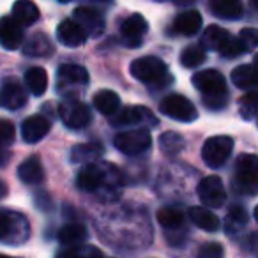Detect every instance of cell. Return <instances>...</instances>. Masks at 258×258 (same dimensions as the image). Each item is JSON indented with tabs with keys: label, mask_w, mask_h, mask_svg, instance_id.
<instances>
[{
	"label": "cell",
	"mask_w": 258,
	"mask_h": 258,
	"mask_svg": "<svg viewBox=\"0 0 258 258\" xmlns=\"http://www.w3.org/2000/svg\"><path fill=\"white\" fill-rule=\"evenodd\" d=\"M193 85L204 94V101L209 108L218 110L226 104V96H228V89H226L225 76L216 69H204L198 71L193 76Z\"/></svg>",
	"instance_id": "6da1fadb"
},
{
	"label": "cell",
	"mask_w": 258,
	"mask_h": 258,
	"mask_svg": "<svg viewBox=\"0 0 258 258\" xmlns=\"http://www.w3.org/2000/svg\"><path fill=\"white\" fill-rule=\"evenodd\" d=\"M30 226L23 214L8 209H0V242L22 244L29 239Z\"/></svg>",
	"instance_id": "7a4b0ae2"
},
{
	"label": "cell",
	"mask_w": 258,
	"mask_h": 258,
	"mask_svg": "<svg viewBox=\"0 0 258 258\" xmlns=\"http://www.w3.org/2000/svg\"><path fill=\"white\" fill-rule=\"evenodd\" d=\"M131 76L137 78L142 83H161L166 85L165 82H168V68L166 64L158 57H140L137 60H133L131 68Z\"/></svg>",
	"instance_id": "3957f363"
},
{
	"label": "cell",
	"mask_w": 258,
	"mask_h": 258,
	"mask_svg": "<svg viewBox=\"0 0 258 258\" xmlns=\"http://www.w3.org/2000/svg\"><path fill=\"white\" fill-rule=\"evenodd\" d=\"M235 186L240 193H258V156H239V159L235 163Z\"/></svg>",
	"instance_id": "277c9868"
},
{
	"label": "cell",
	"mask_w": 258,
	"mask_h": 258,
	"mask_svg": "<svg viewBox=\"0 0 258 258\" xmlns=\"http://www.w3.org/2000/svg\"><path fill=\"white\" fill-rule=\"evenodd\" d=\"M159 110H161L163 115L179 122H193L198 118V111L195 108V104L187 97L180 96V94L166 96L159 104Z\"/></svg>",
	"instance_id": "5b68a950"
},
{
	"label": "cell",
	"mask_w": 258,
	"mask_h": 258,
	"mask_svg": "<svg viewBox=\"0 0 258 258\" xmlns=\"http://www.w3.org/2000/svg\"><path fill=\"white\" fill-rule=\"evenodd\" d=\"M233 151V140L230 137H212L202 147V158H204L205 165L211 168H219L226 163Z\"/></svg>",
	"instance_id": "8992f818"
},
{
	"label": "cell",
	"mask_w": 258,
	"mask_h": 258,
	"mask_svg": "<svg viewBox=\"0 0 258 258\" xmlns=\"http://www.w3.org/2000/svg\"><path fill=\"white\" fill-rule=\"evenodd\" d=\"M184 214L182 211L175 207H163L158 212V221L159 225L165 228L166 239L170 240V244H180L186 240V228H184Z\"/></svg>",
	"instance_id": "52a82bcc"
},
{
	"label": "cell",
	"mask_w": 258,
	"mask_h": 258,
	"mask_svg": "<svg viewBox=\"0 0 258 258\" xmlns=\"http://www.w3.org/2000/svg\"><path fill=\"white\" fill-rule=\"evenodd\" d=\"M151 133L147 129H129L124 133H118L113 144L122 154L137 156L147 151L151 147Z\"/></svg>",
	"instance_id": "ba28073f"
},
{
	"label": "cell",
	"mask_w": 258,
	"mask_h": 258,
	"mask_svg": "<svg viewBox=\"0 0 258 258\" xmlns=\"http://www.w3.org/2000/svg\"><path fill=\"white\" fill-rule=\"evenodd\" d=\"M197 193H198L200 202L204 204V207H207V209H218L226 202L225 186H223L221 179L216 175L204 177V179L200 180V184H198Z\"/></svg>",
	"instance_id": "9c48e42d"
},
{
	"label": "cell",
	"mask_w": 258,
	"mask_h": 258,
	"mask_svg": "<svg viewBox=\"0 0 258 258\" xmlns=\"http://www.w3.org/2000/svg\"><path fill=\"white\" fill-rule=\"evenodd\" d=\"M108 182H110L108 170L101 165H94V163L83 166L78 173V179H76L78 187L85 193H97L103 187H106Z\"/></svg>",
	"instance_id": "30bf717a"
},
{
	"label": "cell",
	"mask_w": 258,
	"mask_h": 258,
	"mask_svg": "<svg viewBox=\"0 0 258 258\" xmlns=\"http://www.w3.org/2000/svg\"><path fill=\"white\" fill-rule=\"evenodd\" d=\"M60 118L69 129H83L92 120L90 110L85 103L76 99H68L60 104Z\"/></svg>",
	"instance_id": "8fae6325"
},
{
	"label": "cell",
	"mask_w": 258,
	"mask_h": 258,
	"mask_svg": "<svg viewBox=\"0 0 258 258\" xmlns=\"http://www.w3.org/2000/svg\"><path fill=\"white\" fill-rule=\"evenodd\" d=\"M27 94L22 83L15 78H6L0 85V106L8 108V110H18L25 106Z\"/></svg>",
	"instance_id": "7c38bea8"
},
{
	"label": "cell",
	"mask_w": 258,
	"mask_h": 258,
	"mask_svg": "<svg viewBox=\"0 0 258 258\" xmlns=\"http://www.w3.org/2000/svg\"><path fill=\"white\" fill-rule=\"evenodd\" d=\"M73 20L85 30L87 36L97 37L104 32V18L101 16V13H97L92 8H76L73 13Z\"/></svg>",
	"instance_id": "4fadbf2b"
},
{
	"label": "cell",
	"mask_w": 258,
	"mask_h": 258,
	"mask_svg": "<svg viewBox=\"0 0 258 258\" xmlns=\"http://www.w3.org/2000/svg\"><path fill=\"white\" fill-rule=\"evenodd\" d=\"M147 29H149L147 20L142 15H138V13H135V15L127 16V18L122 22L120 36L127 46H140Z\"/></svg>",
	"instance_id": "5bb4252c"
},
{
	"label": "cell",
	"mask_w": 258,
	"mask_h": 258,
	"mask_svg": "<svg viewBox=\"0 0 258 258\" xmlns=\"http://www.w3.org/2000/svg\"><path fill=\"white\" fill-rule=\"evenodd\" d=\"M23 27L13 20V16L0 18V46L4 50H18L23 44Z\"/></svg>",
	"instance_id": "9a60e30c"
},
{
	"label": "cell",
	"mask_w": 258,
	"mask_h": 258,
	"mask_svg": "<svg viewBox=\"0 0 258 258\" xmlns=\"http://www.w3.org/2000/svg\"><path fill=\"white\" fill-rule=\"evenodd\" d=\"M50 120L44 115H32L25 118L22 124V137L27 144H37L50 133Z\"/></svg>",
	"instance_id": "2e32d148"
},
{
	"label": "cell",
	"mask_w": 258,
	"mask_h": 258,
	"mask_svg": "<svg viewBox=\"0 0 258 258\" xmlns=\"http://www.w3.org/2000/svg\"><path fill=\"white\" fill-rule=\"evenodd\" d=\"M57 39L60 41L64 46L76 48L85 43L87 34L75 20H64V22L57 27Z\"/></svg>",
	"instance_id": "e0dca14e"
},
{
	"label": "cell",
	"mask_w": 258,
	"mask_h": 258,
	"mask_svg": "<svg viewBox=\"0 0 258 258\" xmlns=\"http://www.w3.org/2000/svg\"><path fill=\"white\" fill-rule=\"evenodd\" d=\"M57 78L60 87H83L89 83V73L83 66L64 64L58 68Z\"/></svg>",
	"instance_id": "ac0fdd59"
},
{
	"label": "cell",
	"mask_w": 258,
	"mask_h": 258,
	"mask_svg": "<svg viewBox=\"0 0 258 258\" xmlns=\"http://www.w3.org/2000/svg\"><path fill=\"white\" fill-rule=\"evenodd\" d=\"M145 118H152L151 111L144 106H124L118 108L117 113L111 115L110 124L111 125H135L140 124ZM154 120V118H152Z\"/></svg>",
	"instance_id": "d6986e66"
},
{
	"label": "cell",
	"mask_w": 258,
	"mask_h": 258,
	"mask_svg": "<svg viewBox=\"0 0 258 258\" xmlns=\"http://www.w3.org/2000/svg\"><path fill=\"white\" fill-rule=\"evenodd\" d=\"M51 53H53V44H51L50 37L46 34H34L23 44V55H27V57L39 58L50 57Z\"/></svg>",
	"instance_id": "ffe728a7"
},
{
	"label": "cell",
	"mask_w": 258,
	"mask_h": 258,
	"mask_svg": "<svg viewBox=\"0 0 258 258\" xmlns=\"http://www.w3.org/2000/svg\"><path fill=\"white\" fill-rule=\"evenodd\" d=\"M187 216H189V221L195 226L205 230V232H218L219 226H221L218 216L212 211H209L207 207H204V205L202 207H191Z\"/></svg>",
	"instance_id": "44dd1931"
},
{
	"label": "cell",
	"mask_w": 258,
	"mask_h": 258,
	"mask_svg": "<svg viewBox=\"0 0 258 258\" xmlns=\"http://www.w3.org/2000/svg\"><path fill=\"white\" fill-rule=\"evenodd\" d=\"M212 15L221 20H239L244 13L242 0H209Z\"/></svg>",
	"instance_id": "7402d4cb"
},
{
	"label": "cell",
	"mask_w": 258,
	"mask_h": 258,
	"mask_svg": "<svg viewBox=\"0 0 258 258\" xmlns=\"http://www.w3.org/2000/svg\"><path fill=\"white\" fill-rule=\"evenodd\" d=\"M18 177L25 184H41L44 180V168L37 156H30L20 165Z\"/></svg>",
	"instance_id": "603a6c76"
},
{
	"label": "cell",
	"mask_w": 258,
	"mask_h": 258,
	"mask_svg": "<svg viewBox=\"0 0 258 258\" xmlns=\"http://www.w3.org/2000/svg\"><path fill=\"white\" fill-rule=\"evenodd\" d=\"M13 20L22 27L32 25L39 20V9L32 0H16L13 4Z\"/></svg>",
	"instance_id": "cb8c5ba5"
},
{
	"label": "cell",
	"mask_w": 258,
	"mask_h": 258,
	"mask_svg": "<svg viewBox=\"0 0 258 258\" xmlns=\"http://www.w3.org/2000/svg\"><path fill=\"white\" fill-rule=\"evenodd\" d=\"M200 27H202V15L198 11H195V9L180 13L175 18V23H173V29L180 36H193V34H197L200 30Z\"/></svg>",
	"instance_id": "d4e9b609"
},
{
	"label": "cell",
	"mask_w": 258,
	"mask_h": 258,
	"mask_svg": "<svg viewBox=\"0 0 258 258\" xmlns=\"http://www.w3.org/2000/svg\"><path fill=\"white\" fill-rule=\"evenodd\" d=\"M87 237H89V232L80 223H69V225H64L58 230V240H60V244L69 247L82 246L87 240Z\"/></svg>",
	"instance_id": "484cf974"
},
{
	"label": "cell",
	"mask_w": 258,
	"mask_h": 258,
	"mask_svg": "<svg viewBox=\"0 0 258 258\" xmlns=\"http://www.w3.org/2000/svg\"><path fill=\"white\" fill-rule=\"evenodd\" d=\"M94 106L99 113L103 115H113L120 108V97L113 92V90H99L94 96Z\"/></svg>",
	"instance_id": "4316f807"
},
{
	"label": "cell",
	"mask_w": 258,
	"mask_h": 258,
	"mask_svg": "<svg viewBox=\"0 0 258 258\" xmlns=\"http://www.w3.org/2000/svg\"><path fill=\"white\" fill-rule=\"evenodd\" d=\"M25 85L34 96H43L48 89V75L43 68H30L25 73Z\"/></svg>",
	"instance_id": "83f0119b"
},
{
	"label": "cell",
	"mask_w": 258,
	"mask_h": 258,
	"mask_svg": "<svg viewBox=\"0 0 258 258\" xmlns=\"http://www.w3.org/2000/svg\"><path fill=\"white\" fill-rule=\"evenodd\" d=\"M103 154V145L101 144H80L73 147L71 161L73 163H92Z\"/></svg>",
	"instance_id": "f1b7e54d"
},
{
	"label": "cell",
	"mask_w": 258,
	"mask_h": 258,
	"mask_svg": "<svg viewBox=\"0 0 258 258\" xmlns=\"http://www.w3.org/2000/svg\"><path fill=\"white\" fill-rule=\"evenodd\" d=\"M228 37H230V34L226 32L225 29H221V27H218V25H211V27H207L205 32H204V37H202V46L207 48V50L219 51L223 44L228 41Z\"/></svg>",
	"instance_id": "f546056e"
},
{
	"label": "cell",
	"mask_w": 258,
	"mask_h": 258,
	"mask_svg": "<svg viewBox=\"0 0 258 258\" xmlns=\"http://www.w3.org/2000/svg\"><path fill=\"white\" fill-rule=\"evenodd\" d=\"M247 225V214L240 205H235L228 211L226 214V219H225V230L228 235H235L239 233L244 226Z\"/></svg>",
	"instance_id": "4dcf8cb0"
},
{
	"label": "cell",
	"mask_w": 258,
	"mask_h": 258,
	"mask_svg": "<svg viewBox=\"0 0 258 258\" xmlns=\"http://www.w3.org/2000/svg\"><path fill=\"white\" fill-rule=\"evenodd\" d=\"M184 145H186L184 137L179 133H175V131H166V133H163L161 138H159V147H161V151L168 156L180 154Z\"/></svg>",
	"instance_id": "1f68e13d"
},
{
	"label": "cell",
	"mask_w": 258,
	"mask_h": 258,
	"mask_svg": "<svg viewBox=\"0 0 258 258\" xmlns=\"http://www.w3.org/2000/svg\"><path fill=\"white\" fill-rule=\"evenodd\" d=\"M205 58H207L205 48L202 44H191V46L184 48L182 55H180V64L184 68H198L200 64H204Z\"/></svg>",
	"instance_id": "d6a6232c"
},
{
	"label": "cell",
	"mask_w": 258,
	"mask_h": 258,
	"mask_svg": "<svg viewBox=\"0 0 258 258\" xmlns=\"http://www.w3.org/2000/svg\"><path fill=\"white\" fill-rule=\"evenodd\" d=\"M232 82L237 89H249L254 87L253 83V73H251V64L249 66H237L232 71Z\"/></svg>",
	"instance_id": "836d02e7"
},
{
	"label": "cell",
	"mask_w": 258,
	"mask_h": 258,
	"mask_svg": "<svg viewBox=\"0 0 258 258\" xmlns=\"http://www.w3.org/2000/svg\"><path fill=\"white\" fill-rule=\"evenodd\" d=\"M239 108L244 118H253L258 113V92H247L240 97Z\"/></svg>",
	"instance_id": "e575fe53"
},
{
	"label": "cell",
	"mask_w": 258,
	"mask_h": 258,
	"mask_svg": "<svg viewBox=\"0 0 258 258\" xmlns=\"http://www.w3.org/2000/svg\"><path fill=\"white\" fill-rule=\"evenodd\" d=\"M57 258H103L101 251L92 246H83L78 249H66L57 254Z\"/></svg>",
	"instance_id": "d590c367"
},
{
	"label": "cell",
	"mask_w": 258,
	"mask_h": 258,
	"mask_svg": "<svg viewBox=\"0 0 258 258\" xmlns=\"http://www.w3.org/2000/svg\"><path fill=\"white\" fill-rule=\"evenodd\" d=\"M244 51H246V48H244V44L240 43L239 37L230 36L228 41L221 46L219 53H221L225 58H235V57H239V55H242Z\"/></svg>",
	"instance_id": "8d00e7d4"
},
{
	"label": "cell",
	"mask_w": 258,
	"mask_h": 258,
	"mask_svg": "<svg viewBox=\"0 0 258 258\" xmlns=\"http://www.w3.org/2000/svg\"><path fill=\"white\" fill-rule=\"evenodd\" d=\"M16 137V129L15 124L8 118H0V147H6V145H11L15 142Z\"/></svg>",
	"instance_id": "74e56055"
},
{
	"label": "cell",
	"mask_w": 258,
	"mask_h": 258,
	"mask_svg": "<svg viewBox=\"0 0 258 258\" xmlns=\"http://www.w3.org/2000/svg\"><path fill=\"white\" fill-rule=\"evenodd\" d=\"M198 258H223V246L218 242H207L198 249Z\"/></svg>",
	"instance_id": "f35d334b"
},
{
	"label": "cell",
	"mask_w": 258,
	"mask_h": 258,
	"mask_svg": "<svg viewBox=\"0 0 258 258\" xmlns=\"http://www.w3.org/2000/svg\"><path fill=\"white\" fill-rule=\"evenodd\" d=\"M239 39H240V43L244 44L246 51L247 50H254V48H258V30L256 29H244V30H240Z\"/></svg>",
	"instance_id": "ab89813d"
},
{
	"label": "cell",
	"mask_w": 258,
	"mask_h": 258,
	"mask_svg": "<svg viewBox=\"0 0 258 258\" xmlns=\"http://www.w3.org/2000/svg\"><path fill=\"white\" fill-rule=\"evenodd\" d=\"M251 73H253V83H254V87H258V55L254 57L253 64H251Z\"/></svg>",
	"instance_id": "60d3db41"
},
{
	"label": "cell",
	"mask_w": 258,
	"mask_h": 258,
	"mask_svg": "<svg viewBox=\"0 0 258 258\" xmlns=\"http://www.w3.org/2000/svg\"><path fill=\"white\" fill-rule=\"evenodd\" d=\"M8 161H9V152L6 151V149L0 147V166H4Z\"/></svg>",
	"instance_id": "b9f144b4"
},
{
	"label": "cell",
	"mask_w": 258,
	"mask_h": 258,
	"mask_svg": "<svg viewBox=\"0 0 258 258\" xmlns=\"http://www.w3.org/2000/svg\"><path fill=\"white\" fill-rule=\"evenodd\" d=\"M8 191H9V187H8V184L4 182V180H0V200L8 195Z\"/></svg>",
	"instance_id": "7bdbcfd3"
},
{
	"label": "cell",
	"mask_w": 258,
	"mask_h": 258,
	"mask_svg": "<svg viewBox=\"0 0 258 258\" xmlns=\"http://www.w3.org/2000/svg\"><path fill=\"white\" fill-rule=\"evenodd\" d=\"M193 2H195V0H173V4L180 6V8H186V6L193 4Z\"/></svg>",
	"instance_id": "ee69618b"
},
{
	"label": "cell",
	"mask_w": 258,
	"mask_h": 258,
	"mask_svg": "<svg viewBox=\"0 0 258 258\" xmlns=\"http://www.w3.org/2000/svg\"><path fill=\"white\" fill-rule=\"evenodd\" d=\"M253 216H254V219H256V221H258V205H256V207H254V212H253Z\"/></svg>",
	"instance_id": "f6af8a7d"
},
{
	"label": "cell",
	"mask_w": 258,
	"mask_h": 258,
	"mask_svg": "<svg viewBox=\"0 0 258 258\" xmlns=\"http://www.w3.org/2000/svg\"><path fill=\"white\" fill-rule=\"evenodd\" d=\"M251 4H253V6H254V8H256V9H258V0H251Z\"/></svg>",
	"instance_id": "bcb514c9"
},
{
	"label": "cell",
	"mask_w": 258,
	"mask_h": 258,
	"mask_svg": "<svg viewBox=\"0 0 258 258\" xmlns=\"http://www.w3.org/2000/svg\"><path fill=\"white\" fill-rule=\"evenodd\" d=\"M58 2H62V4H68V2H71V0H58Z\"/></svg>",
	"instance_id": "7dc6e473"
},
{
	"label": "cell",
	"mask_w": 258,
	"mask_h": 258,
	"mask_svg": "<svg viewBox=\"0 0 258 258\" xmlns=\"http://www.w3.org/2000/svg\"><path fill=\"white\" fill-rule=\"evenodd\" d=\"M0 258H11V256H6V254H0Z\"/></svg>",
	"instance_id": "c3c4849f"
},
{
	"label": "cell",
	"mask_w": 258,
	"mask_h": 258,
	"mask_svg": "<svg viewBox=\"0 0 258 258\" xmlns=\"http://www.w3.org/2000/svg\"><path fill=\"white\" fill-rule=\"evenodd\" d=\"M99 2H110V0H99Z\"/></svg>",
	"instance_id": "681fc988"
}]
</instances>
